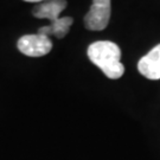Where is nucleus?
Returning a JSON list of instances; mask_svg holds the SVG:
<instances>
[{"instance_id": "f257e3e1", "label": "nucleus", "mask_w": 160, "mask_h": 160, "mask_svg": "<svg viewBox=\"0 0 160 160\" xmlns=\"http://www.w3.org/2000/svg\"><path fill=\"white\" fill-rule=\"evenodd\" d=\"M88 57L110 80H118L125 72L120 48L109 40H98L88 48Z\"/></svg>"}, {"instance_id": "f03ea898", "label": "nucleus", "mask_w": 160, "mask_h": 160, "mask_svg": "<svg viewBox=\"0 0 160 160\" xmlns=\"http://www.w3.org/2000/svg\"><path fill=\"white\" fill-rule=\"evenodd\" d=\"M52 49V42L43 34H25L18 40V50L29 57L45 56Z\"/></svg>"}, {"instance_id": "7ed1b4c3", "label": "nucleus", "mask_w": 160, "mask_h": 160, "mask_svg": "<svg viewBox=\"0 0 160 160\" xmlns=\"http://www.w3.org/2000/svg\"><path fill=\"white\" fill-rule=\"evenodd\" d=\"M110 19V0H92L90 11L84 17V25L92 31H102Z\"/></svg>"}, {"instance_id": "423d86ee", "label": "nucleus", "mask_w": 160, "mask_h": 160, "mask_svg": "<svg viewBox=\"0 0 160 160\" xmlns=\"http://www.w3.org/2000/svg\"><path fill=\"white\" fill-rule=\"evenodd\" d=\"M71 24H72L71 17H61L55 22H51L50 25L39 28L38 33L46 36L49 38H50V36H55L56 38L61 39V38L65 37V34L69 32Z\"/></svg>"}, {"instance_id": "0eeeda50", "label": "nucleus", "mask_w": 160, "mask_h": 160, "mask_svg": "<svg viewBox=\"0 0 160 160\" xmlns=\"http://www.w3.org/2000/svg\"><path fill=\"white\" fill-rule=\"evenodd\" d=\"M24 1H28V2H44L46 0H24Z\"/></svg>"}, {"instance_id": "39448f33", "label": "nucleus", "mask_w": 160, "mask_h": 160, "mask_svg": "<svg viewBox=\"0 0 160 160\" xmlns=\"http://www.w3.org/2000/svg\"><path fill=\"white\" fill-rule=\"evenodd\" d=\"M65 7V0H46L34 7L33 16L39 19H49L50 22H55L61 18L59 16Z\"/></svg>"}, {"instance_id": "20e7f679", "label": "nucleus", "mask_w": 160, "mask_h": 160, "mask_svg": "<svg viewBox=\"0 0 160 160\" xmlns=\"http://www.w3.org/2000/svg\"><path fill=\"white\" fill-rule=\"evenodd\" d=\"M139 72L148 80L160 78V44L154 46L138 63Z\"/></svg>"}]
</instances>
